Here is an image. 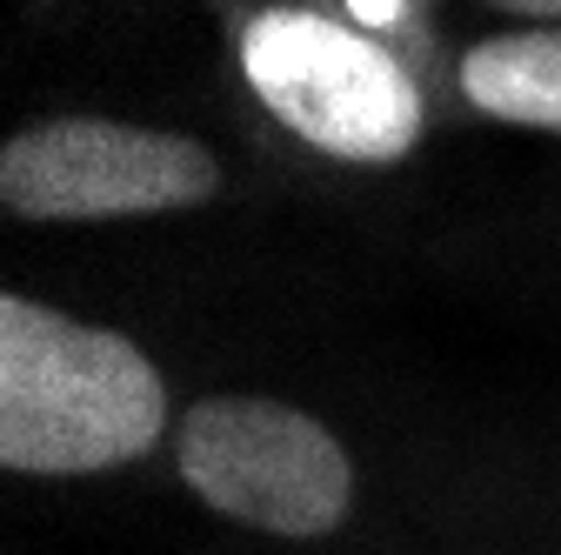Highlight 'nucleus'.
Here are the masks:
<instances>
[{"instance_id": "423d86ee", "label": "nucleus", "mask_w": 561, "mask_h": 555, "mask_svg": "<svg viewBox=\"0 0 561 555\" xmlns=\"http://www.w3.org/2000/svg\"><path fill=\"white\" fill-rule=\"evenodd\" d=\"M481 8L522 14V21H535V27H561V0H481Z\"/></svg>"}, {"instance_id": "f03ea898", "label": "nucleus", "mask_w": 561, "mask_h": 555, "mask_svg": "<svg viewBox=\"0 0 561 555\" xmlns=\"http://www.w3.org/2000/svg\"><path fill=\"white\" fill-rule=\"evenodd\" d=\"M174 475L201 509L280 542H321L347 529L362 496L341 435L274 395H201L174 422Z\"/></svg>"}, {"instance_id": "0eeeda50", "label": "nucleus", "mask_w": 561, "mask_h": 555, "mask_svg": "<svg viewBox=\"0 0 561 555\" xmlns=\"http://www.w3.org/2000/svg\"><path fill=\"white\" fill-rule=\"evenodd\" d=\"M347 8H355V21H362V27H394L408 0H347Z\"/></svg>"}, {"instance_id": "f257e3e1", "label": "nucleus", "mask_w": 561, "mask_h": 555, "mask_svg": "<svg viewBox=\"0 0 561 555\" xmlns=\"http://www.w3.org/2000/svg\"><path fill=\"white\" fill-rule=\"evenodd\" d=\"M168 382L121 328L47 302H0V468L81 482L148 462L168 435Z\"/></svg>"}, {"instance_id": "7ed1b4c3", "label": "nucleus", "mask_w": 561, "mask_h": 555, "mask_svg": "<svg viewBox=\"0 0 561 555\" xmlns=\"http://www.w3.org/2000/svg\"><path fill=\"white\" fill-rule=\"evenodd\" d=\"M241 67L280 127L334 161H401L421 141V88L408 67L314 8H267L241 34Z\"/></svg>"}, {"instance_id": "20e7f679", "label": "nucleus", "mask_w": 561, "mask_h": 555, "mask_svg": "<svg viewBox=\"0 0 561 555\" xmlns=\"http://www.w3.org/2000/svg\"><path fill=\"white\" fill-rule=\"evenodd\" d=\"M221 168L194 134L101 114H47L0 148V201L21 222H127L201 207Z\"/></svg>"}, {"instance_id": "39448f33", "label": "nucleus", "mask_w": 561, "mask_h": 555, "mask_svg": "<svg viewBox=\"0 0 561 555\" xmlns=\"http://www.w3.org/2000/svg\"><path fill=\"white\" fill-rule=\"evenodd\" d=\"M461 94L515 127L561 134V27L488 34L461 54Z\"/></svg>"}]
</instances>
